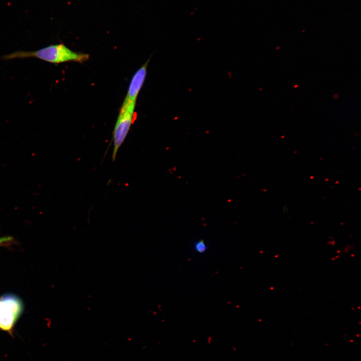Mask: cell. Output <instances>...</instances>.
<instances>
[{
    "instance_id": "6da1fadb",
    "label": "cell",
    "mask_w": 361,
    "mask_h": 361,
    "mask_svg": "<svg viewBox=\"0 0 361 361\" xmlns=\"http://www.w3.org/2000/svg\"><path fill=\"white\" fill-rule=\"evenodd\" d=\"M34 57L51 63L59 64L67 62L83 63L89 58L88 54L74 52L63 44L51 45L34 51H16L2 57L4 60Z\"/></svg>"
},
{
    "instance_id": "7a4b0ae2",
    "label": "cell",
    "mask_w": 361,
    "mask_h": 361,
    "mask_svg": "<svg viewBox=\"0 0 361 361\" xmlns=\"http://www.w3.org/2000/svg\"><path fill=\"white\" fill-rule=\"evenodd\" d=\"M136 102L123 101L120 107L113 131V161L115 160L117 152L125 139L132 123Z\"/></svg>"
},
{
    "instance_id": "3957f363",
    "label": "cell",
    "mask_w": 361,
    "mask_h": 361,
    "mask_svg": "<svg viewBox=\"0 0 361 361\" xmlns=\"http://www.w3.org/2000/svg\"><path fill=\"white\" fill-rule=\"evenodd\" d=\"M23 310L20 299L13 294L0 297V329L11 333Z\"/></svg>"
},
{
    "instance_id": "277c9868",
    "label": "cell",
    "mask_w": 361,
    "mask_h": 361,
    "mask_svg": "<svg viewBox=\"0 0 361 361\" xmlns=\"http://www.w3.org/2000/svg\"><path fill=\"white\" fill-rule=\"evenodd\" d=\"M149 59L133 76L124 101L127 102H136L138 95L145 81L147 74V67Z\"/></svg>"
},
{
    "instance_id": "5b68a950",
    "label": "cell",
    "mask_w": 361,
    "mask_h": 361,
    "mask_svg": "<svg viewBox=\"0 0 361 361\" xmlns=\"http://www.w3.org/2000/svg\"><path fill=\"white\" fill-rule=\"evenodd\" d=\"M194 248L197 252L203 253L207 250L208 247L204 240H200L195 243Z\"/></svg>"
},
{
    "instance_id": "8992f818",
    "label": "cell",
    "mask_w": 361,
    "mask_h": 361,
    "mask_svg": "<svg viewBox=\"0 0 361 361\" xmlns=\"http://www.w3.org/2000/svg\"><path fill=\"white\" fill-rule=\"evenodd\" d=\"M12 239V238L10 237H5L1 238H0V244L3 243L4 242L10 241Z\"/></svg>"
}]
</instances>
